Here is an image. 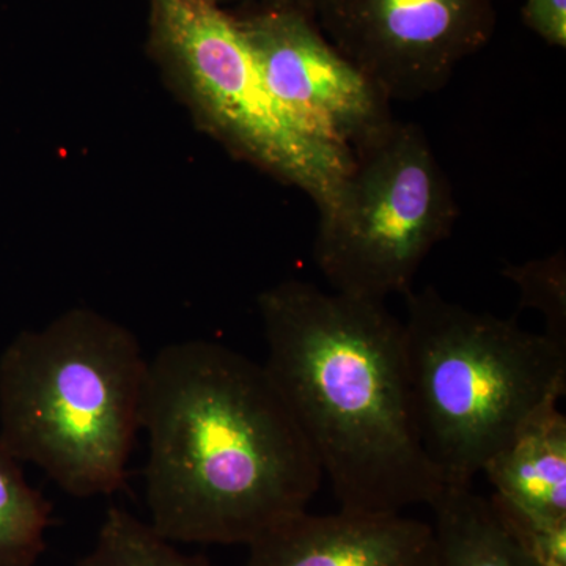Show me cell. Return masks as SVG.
<instances>
[{"label":"cell","instance_id":"12","mask_svg":"<svg viewBox=\"0 0 566 566\" xmlns=\"http://www.w3.org/2000/svg\"><path fill=\"white\" fill-rule=\"evenodd\" d=\"M54 524L51 502L25 480L0 439V566H35Z\"/></svg>","mask_w":566,"mask_h":566},{"label":"cell","instance_id":"1","mask_svg":"<svg viewBox=\"0 0 566 566\" xmlns=\"http://www.w3.org/2000/svg\"><path fill=\"white\" fill-rule=\"evenodd\" d=\"M148 523L174 543L249 546L307 510L318 461L263 364L211 340L148 363Z\"/></svg>","mask_w":566,"mask_h":566},{"label":"cell","instance_id":"13","mask_svg":"<svg viewBox=\"0 0 566 566\" xmlns=\"http://www.w3.org/2000/svg\"><path fill=\"white\" fill-rule=\"evenodd\" d=\"M76 566H218L202 554L181 553L174 542L122 509L104 515L95 545Z\"/></svg>","mask_w":566,"mask_h":566},{"label":"cell","instance_id":"7","mask_svg":"<svg viewBox=\"0 0 566 566\" xmlns=\"http://www.w3.org/2000/svg\"><path fill=\"white\" fill-rule=\"evenodd\" d=\"M316 25L390 102H417L485 50L494 0H322Z\"/></svg>","mask_w":566,"mask_h":566},{"label":"cell","instance_id":"6","mask_svg":"<svg viewBox=\"0 0 566 566\" xmlns=\"http://www.w3.org/2000/svg\"><path fill=\"white\" fill-rule=\"evenodd\" d=\"M318 212L315 263L333 292L386 303L411 292L460 207L423 129L394 120L353 153Z\"/></svg>","mask_w":566,"mask_h":566},{"label":"cell","instance_id":"2","mask_svg":"<svg viewBox=\"0 0 566 566\" xmlns=\"http://www.w3.org/2000/svg\"><path fill=\"white\" fill-rule=\"evenodd\" d=\"M266 368L338 509L403 513L446 485L417 424L403 319L381 301L285 281L256 300Z\"/></svg>","mask_w":566,"mask_h":566},{"label":"cell","instance_id":"5","mask_svg":"<svg viewBox=\"0 0 566 566\" xmlns=\"http://www.w3.org/2000/svg\"><path fill=\"white\" fill-rule=\"evenodd\" d=\"M147 51L193 123L241 161L314 200L329 199L353 155L275 102L237 17L214 0H148Z\"/></svg>","mask_w":566,"mask_h":566},{"label":"cell","instance_id":"15","mask_svg":"<svg viewBox=\"0 0 566 566\" xmlns=\"http://www.w3.org/2000/svg\"><path fill=\"white\" fill-rule=\"evenodd\" d=\"M524 25L546 44L566 48V0H526L521 9Z\"/></svg>","mask_w":566,"mask_h":566},{"label":"cell","instance_id":"4","mask_svg":"<svg viewBox=\"0 0 566 566\" xmlns=\"http://www.w3.org/2000/svg\"><path fill=\"white\" fill-rule=\"evenodd\" d=\"M406 297L405 345L424 452L446 486H472L566 392V345L475 312L433 286Z\"/></svg>","mask_w":566,"mask_h":566},{"label":"cell","instance_id":"3","mask_svg":"<svg viewBox=\"0 0 566 566\" xmlns=\"http://www.w3.org/2000/svg\"><path fill=\"white\" fill-rule=\"evenodd\" d=\"M147 375L128 327L92 308L63 312L0 354V439L63 493H115L142 428Z\"/></svg>","mask_w":566,"mask_h":566},{"label":"cell","instance_id":"16","mask_svg":"<svg viewBox=\"0 0 566 566\" xmlns=\"http://www.w3.org/2000/svg\"><path fill=\"white\" fill-rule=\"evenodd\" d=\"M233 13H293L315 20L322 0H214Z\"/></svg>","mask_w":566,"mask_h":566},{"label":"cell","instance_id":"8","mask_svg":"<svg viewBox=\"0 0 566 566\" xmlns=\"http://www.w3.org/2000/svg\"><path fill=\"white\" fill-rule=\"evenodd\" d=\"M233 14L268 91L307 132L353 155L392 125V102L315 20L293 13Z\"/></svg>","mask_w":566,"mask_h":566},{"label":"cell","instance_id":"11","mask_svg":"<svg viewBox=\"0 0 566 566\" xmlns=\"http://www.w3.org/2000/svg\"><path fill=\"white\" fill-rule=\"evenodd\" d=\"M430 509L434 566H542L472 486H446Z\"/></svg>","mask_w":566,"mask_h":566},{"label":"cell","instance_id":"9","mask_svg":"<svg viewBox=\"0 0 566 566\" xmlns=\"http://www.w3.org/2000/svg\"><path fill=\"white\" fill-rule=\"evenodd\" d=\"M245 566H434L431 523L403 513H297L259 536Z\"/></svg>","mask_w":566,"mask_h":566},{"label":"cell","instance_id":"14","mask_svg":"<svg viewBox=\"0 0 566 566\" xmlns=\"http://www.w3.org/2000/svg\"><path fill=\"white\" fill-rule=\"evenodd\" d=\"M502 274L515 283L521 307L538 312L546 319V335L566 345L565 251L526 263L506 264Z\"/></svg>","mask_w":566,"mask_h":566},{"label":"cell","instance_id":"10","mask_svg":"<svg viewBox=\"0 0 566 566\" xmlns=\"http://www.w3.org/2000/svg\"><path fill=\"white\" fill-rule=\"evenodd\" d=\"M482 475L502 515L566 524V417L558 408L526 428Z\"/></svg>","mask_w":566,"mask_h":566}]
</instances>
